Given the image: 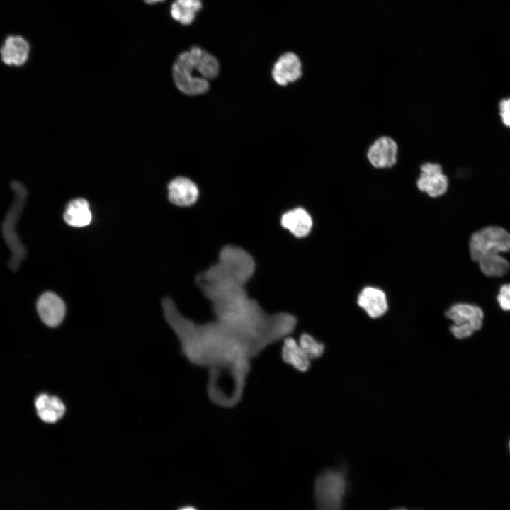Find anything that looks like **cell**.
Masks as SVG:
<instances>
[{
  "mask_svg": "<svg viewBox=\"0 0 510 510\" xmlns=\"http://www.w3.org/2000/svg\"><path fill=\"white\" fill-rule=\"evenodd\" d=\"M482 272L489 277H501L508 273L510 266L499 254H487L477 261Z\"/></svg>",
  "mask_w": 510,
  "mask_h": 510,
  "instance_id": "obj_20",
  "label": "cell"
},
{
  "mask_svg": "<svg viewBox=\"0 0 510 510\" xmlns=\"http://www.w3.org/2000/svg\"><path fill=\"white\" fill-rule=\"evenodd\" d=\"M194 67L198 73L206 79L215 78L220 70L217 58L198 46H192L189 50Z\"/></svg>",
  "mask_w": 510,
  "mask_h": 510,
  "instance_id": "obj_18",
  "label": "cell"
},
{
  "mask_svg": "<svg viewBox=\"0 0 510 510\" xmlns=\"http://www.w3.org/2000/svg\"><path fill=\"white\" fill-rule=\"evenodd\" d=\"M421 173L416 180L418 189L429 197L443 196L448 190V179L438 163L426 162L420 166Z\"/></svg>",
  "mask_w": 510,
  "mask_h": 510,
  "instance_id": "obj_8",
  "label": "cell"
},
{
  "mask_svg": "<svg viewBox=\"0 0 510 510\" xmlns=\"http://www.w3.org/2000/svg\"><path fill=\"white\" fill-rule=\"evenodd\" d=\"M302 74L301 61L293 52H287L280 55L272 69L274 81L280 86H286L297 81Z\"/></svg>",
  "mask_w": 510,
  "mask_h": 510,
  "instance_id": "obj_11",
  "label": "cell"
},
{
  "mask_svg": "<svg viewBox=\"0 0 510 510\" xmlns=\"http://www.w3.org/2000/svg\"><path fill=\"white\" fill-rule=\"evenodd\" d=\"M30 47L21 35L8 36L0 48L1 60L7 65L22 66L28 59Z\"/></svg>",
  "mask_w": 510,
  "mask_h": 510,
  "instance_id": "obj_14",
  "label": "cell"
},
{
  "mask_svg": "<svg viewBox=\"0 0 510 510\" xmlns=\"http://www.w3.org/2000/svg\"><path fill=\"white\" fill-rule=\"evenodd\" d=\"M397 153L398 146L395 140L388 136H382L370 145L367 158L374 168L388 169L397 163Z\"/></svg>",
  "mask_w": 510,
  "mask_h": 510,
  "instance_id": "obj_9",
  "label": "cell"
},
{
  "mask_svg": "<svg viewBox=\"0 0 510 510\" xmlns=\"http://www.w3.org/2000/svg\"><path fill=\"white\" fill-rule=\"evenodd\" d=\"M12 188L16 194L15 202L8 212L2 225L4 237L12 251L9 266L13 271L17 270L19 264L26 256V250L19 242L15 231V226L24 204L26 196L25 188L18 181L13 182Z\"/></svg>",
  "mask_w": 510,
  "mask_h": 510,
  "instance_id": "obj_5",
  "label": "cell"
},
{
  "mask_svg": "<svg viewBox=\"0 0 510 510\" xmlns=\"http://www.w3.org/2000/svg\"><path fill=\"white\" fill-rule=\"evenodd\" d=\"M255 268V261L247 251L228 244L220 250L215 264L198 274L196 283L210 301L215 320L256 354L290 334L297 319L287 312L268 314L249 297L246 284Z\"/></svg>",
  "mask_w": 510,
  "mask_h": 510,
  "instance_id": "obj_1",
  "label": "cell"
},
{
  "mask_svg": "<svg viewBox=\"0 0 510 510\" xmlns=\"http://www.w3.org/2000/svg\"><path fill=\"white\" fill-rule=\"evenodd\" d=\"M299 345L310 359L320 357L324 351V344L307 334L301 336Z\"/></svg>",
  "mask_w": 510,
  "mask_h": 510,
  "instance_id": "obj_22",
  "label": "cell"
},
{
  "mask_svg": "<svg viewBox=\"0 0 510 510\" xmlns=\"http://www.w3.org/2000/svg\"><path fill=\"white\" fill-rule=\"evenodd\" d=\"M446 316L453 322L450 331L458 339L468 338L479 331L482 328L484 319L480 307L468 303L452 305L446 312Z\"/></svg>",
  "mask_w": 510,
  "mask_h": 510,
  "instance_id": "obj_6",
  "label": "cell"
},
{
  "mask_svg": "<svg viewBox=\"0 0 510 510\" xmlns=\"http://www.w3.org/2000/svg\"><path fill=\"white\" fill-rule=\"evenodd\" d=\"M202 8V0H174L169 11L176 22L188 26L193 23Z\"/></svg>",
  "mask_w": 510,
  "mask_h": 510,
  "instance_id": "obj_19",
  "label": "cell"
},
{
  "mask_svg": "<svg viewBox=\"0 0 510 510\" xmlns=\"http://www.w3.org/2000/svg\"><path fill=\"white\" fill-rule=\"evenodd\" d=\"M469 248L475 261L487 254L510 251V233L501 227H486L472 234Z\"/></svg>",
  "mask_w": 510,
  "mask_h": 510,
  "instance_id": "obj_4",
  "label": "cell"
},
{
  "mask_svg": "<svg viewBox=\"0 0 510 510\" xmlns=\"http://www.w3.org/2000/svg\"><path fill=\"white\" fill-rule=\"evenodd\" d=\"M499 113L503 124L510 128V97L500 101Z\"/></svg>",
  "mask_w": 510,
  "mask_h": 510,
  "instance_id": "obj_24",
  "label": "cell"
},
{
  "mask_svg": "<svg viewBox=\"0 0 510 510\" xmlns=\"http://www.w3.org/2000/svg\"><path fill=\"white\" fill-rule=\"evenodd\" d=\"M147 4H156L164 2L166 0H143Z\"/></svg>",
  "mask_w": 510,
  "mask_h": 510,
  "instance_id": "obj_25",
  "label": "cell"
},
{
  "mask_svg": "<svg viewBox=\"0 0 510 510\" xmlns=\"http://www.w3.org/2000/svg\"><path fill=\"white\" fill-rule=\"evenodd\" d=\"M65 222L74 227L89 225L92 219L89 203L83 198L72 200L67 205L63 215Z\"/></svg>",
  "mask_w": 510,
  "mask_h": 510,
  "instance_id": "obj_17",
  "label": "cell"
},
{
  "mask_svg": "<svg viewBox=\"0 0 510 510\" xmlns=\"http://www.w3.org/2000/svg\"><path fill=\"white\" fill-rule=\"evenodd\" d=\"M283 357L290 364L300 370L310 367V358L303 349L293 339H287L283 348Z\"/></svg>",
  "mask_w": 510,
  "mask_h": 510,
  "instance_id": "obj_21",
  "label": "cell"
},
{
  "mask_svg": "<svg viewBox=\"0 0 510 510\" xmlns=\"http://www.w3.org/2000/svg\"><path fill=\"white\" fill-rule=\"evenodd\" d=\"M194 71L196 69L189 50L180 53L173 64L172 76L178 90L188 96L205 94L209 89L208 80L196 76Z\"/></svg>",
  "mask_w": 510,
  "mask_h": 510,
  "instance_id": "obj_7",
  "label": "cell"
},
{
  "mask_svg": "<svg viewBox=\"0 0 510 510\" xmlns=\"http://www.w3.org/2000/svg\"><path fill=\"white\" fill-rule=\"evenodd\" d=\"M162 307L164 319L191 363L208 366L213 371L227 370L235 375H246L249 360L254 353L239 336L215 319L198 324L184 317L169 297L162 300Z\"/></svg>",
  "mask_w": 510,
  "mask_h": 510,
  "instance_id": "obj_2",
  "label": "cell"
},
{
  "mask_svg": "<svg viewBox=\"0 0 510 510\" xmlns=\"http://www.w3.org/2000/svg\"><path fill=\"white\" fill-rule=\"evenodd\" d=\"M282 227L298 238L307 237L311 232L313 221L310 213L302 208H296L283 214Z\"/></svg>",
  "mask_w": 510,
  "mask_h": 510,
  "instance_id": "obj_15",
  "label": "cell"
},
{
  "mask_svg": "<svg viewBox=\"0 0 510 510\" xmlns=\"http://www.w3.org/2000/svg\"><path fill=\"white\" fill-rule=\"evenodd\" d=\"M167 188L169 201L178 206H191L198 198V186L193 181L186 177L174 178L169 183Z\"/></svg>",
  "mask_w": 510,
  "mask_h": 510,
  "instance_id": "obj_13",
  "label": "cell"
},
{
  "mask_svg": "<svg viewBox=\"0 0 510 510\" xmlns=\"http://www.w3.org/2000/svg\"><path fill=\"white\" fill-rule=\"evenodd\" d=\"M509 448H510V442H509Z\"/></svg>",
  "mask_w": 510,
  "mask_h": 510,
  "instance_id": "obj_28",
  "label": "cell"
},
{
  "mask_svg": "<svg viewBox=\"0 0 510 510\" xmlns=\"http://www.w3.org/2000/svg\"><path fill=\"white\" fill-rule=\"evenodd\" d=\"M392 510H407V509L405 508H403V507H400V508H396V509H394Z\"/></svg>",
  "mask_w": 510,
  "mask_h": 510,
  "instance_id": "obj_27",
  "label": "cell"
},
{
  "mask_svg": "<svg viewBox=\"0 0 510 510\" xmlns=\"http://www.w3.org/2000/svg\"><path fill=\"white\" fill-rule=\"evenodd\" d=\"M497 302L503 310L510 311V283L500 288Z\"/></svg>",
  "mask_w": 510,
  "mask_h": 510,
  "instance_id": "obj_23",
  "label": "cell"
},
{
  "mask_svg": "<svg viewBox=\"0 0 510 510\" xmlns=\"http://www.w3.org/2000/svg\"><path fill=\"white\" fill-rule=\"evenodd\" d=\"M179 510H196V509L191 506H186V507H183V508Z\"/></svg>",
  "mask_w": 510,
  "mask_h": 510,
  "instance_id": "obj_26",
  "label": "cell"
},
{
  "mask_svg": "<svg viewBox=\"0 0 510 510\" xmlns=\"http://www.w3.org/2000/svg\"><path fill=\"white\" fill-rule=\"evenodd\" d=\"M36 307L40 318L48 327L58 326L64 318L66 312L64 302L52 292L42 294L38 300Z\"/></svg>",
  "mask_w": 510,
  "mask_h": 510,
  "instance_id": "obj_10",
  "label": "cell"
},
{
  "mask_svg": "<svg viewBox=\"0 0 510 510\" xmlns=\"http://www.w3.org/2000/svg\"><path fill=\"white\" fill-rule=\"evenodd\" d=\"M35 405L38 416L46 423H55L64 416L66 411L64 403L59 397L45 393L35 398Z\"/></svg>",
  "mask_w": 510,
  "mask_h": 510,
  "instance_id": "obj_16",
  "label": "cell"
},
{
  "mask_svg": "<svg viewBox=\"0 0 510 510\" xmlns=\"http://www.w3.org/2000/svg\"><path fill=\"white\" fill-rule=\"evenodd\" d=\"M346 488L347 481L343 471L327 470L322 472L314 485L316 510H342Z\"/></svg>",
  "mask_w": 510,
  "mask_h": 510,
  "instance_id": "obj_3",
  "label": "cell"
},
{
  "mask_svg": "<svg viewBox=\"0 0 510 510\" xmlns=\"http://www.w3.org/2000/svg\"><path fill=\"white\" fill-rule=\"evenodd\" d=\"M357 304L373 319L381 317L388 310L385 291L374 286L364 287L360 291L357 297Z\"/></svg>",
  "mask_w": 510,
  "mask_h": 510,
  "instance_id": "obj_12",
  "label": "cell"
}]
</instances>
